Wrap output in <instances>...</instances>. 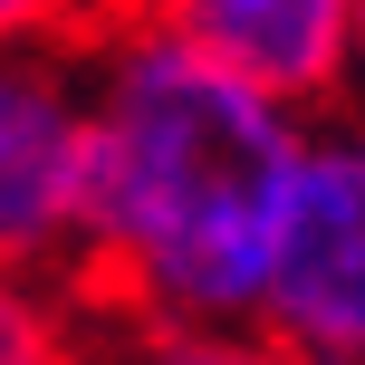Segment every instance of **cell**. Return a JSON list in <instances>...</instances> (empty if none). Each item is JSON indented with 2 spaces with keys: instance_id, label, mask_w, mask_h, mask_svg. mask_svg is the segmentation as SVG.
Masks as SVG:
<instances>
[{
  "instance_id": "cell-1",
  "label": "cell",
  "mask_w": 365,
  "mask_h": 365,
  "mask_svg": "<svg viewBox=\"0 0 365 365\" xmlns=\"http://www.w3.org/2000/svg\"><path fill=\"white\" fill-rule=\"evenodd\" d=\"M298 145L308 125L289 96L212 68L135 10L96 19L77 269L164 336L250 327Z\"/></svg>"
},
{
  "instance_id": "cell-2",
  "label": "cell",
  "mask_w": 365,
  "mask_h": 365,
  "mask_svg": "<svg viewBox=\"0 0 365 365\" xmlns=\"http://www.w3.org/2000/svg\"><path fill=\"white\" fill-rule=\"evenodd\" d=\"M87 115H96V29L0 38V259L10 269H77Z\"/></svg>"
},
{
  "instance_id": "cell-3",
  "label": "cell",
  "mask_w": 365,
  "mask_h": 365,
  "mask_svg": "<svg viewBox=\"0 0 365 365\" xmlns=\"http://www.w3.org/2000/svg\"><path fill=\"white\" fill-rule=\"evenodd\" d=\"M250 327L289 356L365 365V125H327L298 145Z\"/></svg>"
},
{
  "instance_id": "cell-4",
  "label": "cell",
  "mask_w": 365,
  "mask_h": 365,
  "mask_svg": "<svg viewBox=\"0 0 365 365\" xmlns=\"http://www.w3.org/2000/svg\"><path fill=\"white\" fill-rule=\"evenodd\" d=\"M125 10L289 106H327L346 87L356 0H125Z\"/></svg>"
},
{
  "instance_id": "cell-5",
  "label": "cell",
  "mask_w": 365,
  "mask_h": 365,
  "mask_svg": "<svg viewBox=\"0 0 365 365\" xmlns=\"http://www.w3.org/2000/svg\"><path fill=\"white\" fill-rule=\"evenodd\" d=\"M38 356H58V308L29 289V269L0 259V365H38Z\"/></svg>"
},
{
  "instance_id": "cell-6",
  "label": "cell",
  "mask_w": 365,
  "mask_h": 365,
  "mask_svg": "<svg viewBox=\"0 0 365 365\" xmlns=\"http://www.w3.org/2000/svg\"><path fill=\"white\" fill-rule=\"evenodd\" d=\"M115 0H0V38H48V29H96Z\"/></svg>"
},
{
  "instance_id": "cell-7",
  "label": "cell",
  "mask_w": 365,
  "mask_h": 365,
  "mask_svg": "<svg viewBox=\"0 0 365 365\" xmlns=\"http://www.w3.org/2000/svg\"><path fill=\"white\" fill-rule=\"evenodd\" d=\"M346 77L365 87V0H356V38H346Z\"/></svg>"
}]
</instances>
